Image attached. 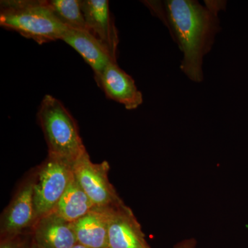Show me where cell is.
I'll list each match as a JSON object with an SVG mask.
<instances>
[{"label":"cell","instance_id":"7c38bea8","mask_svg":"<svg viewBox=\"0 0 248 248\" xmlns=\"http://www.w3.org/2000/svg\"><path fill=\"white\" fill-rule=\"evenodd\" d=\"M62 40L74 48L91 67L96 82L108 64L113 62L107 50L89 31L68 29Z\"/></svg>","mask_w":248,"mask_h":248},{"label":"cell","instance_id":"5b68a950","mask_svg":"<svg viewBox=\"0 0 248 248\" xmlns=\"http://www.w3.org/2000/svg\"><path fill=\"white\" fill-rule=\"evenodd\" d=\"M108 170V163L94 164L87 151L73 164L75 178L98 208L113 206L123 202L109 181Z\"/></svg>","mask_w":248,"mask_h":248},{"label":"cell","instance_id":"3957f363","mask_svg":"<svg viewBox=\"0 0 248 248\" xmlns=\"http://www.w3.org/2000/svg\"><path fill=\"white\" fill-rule=\"evenodd\" d=\"M37 120L45 135L48 155L73 164L86 152L76 121L57 98L49 94L44 97Z\"/></svg>","mask_w":248,"mask_h":248},{"label":"cell","instance_id":"ac0fdd59","mask_svg":"<svg viewBox=\"0 0 248 248\" xmlns=\"http://www.w3.org/2000/svg\"><path fill=\"white\" fill-rule=\"evenodd\" d=\"M73 248H87L86 247H84V246H81V245H80L79 244H78L76 245V246H74Z\"/></svg>","mask_w":248,"mask_h":248},{"label":"cell","instance_id":"6da1fadb","mask_svg":"<svg viewBox=\"0 0 248 248\" xmlns=\"http://www.w3.org/2000/svg\"><path fill=\"white\" fill-rule=\"evenodd\" d=\"M143 2L167 26L184 53L181 69L184 74L195 82L203 81V58L220 30L218 14L224 9L226 1H205V6L194 0Z\"/></svg>","mask_w":248,"mask_h":248},{"label":"cell","instance_id":"8fae6325","mask_svg":"<svg viewBox=\"0 0 248 248\" xmlns=\"http://www.w3.org/2000/svg\"><path fill=\"white\" fill-rule=\"evenodd\" d=\"M110 207H94L73 223L78 244L87 248H108Z\"/></svg>","mask_w":248,"mask_h":248},{"label":"cell","instance_id":"9a60e30c","mask_svg":"<svg viewBox=\"0 0 248 248\" xmlns=\"http://www.w3.org/2000/svg\"><path fill=\"white\" fill-rule=\"evenodd\" d=\"M27 241L23 239L22 234L1 236L0 248H22Z\"/></svg>","mask_w":248,"mask_h":248},{"label":"cell","instance_id":"7a4b0ae2","mask_svg":"<svg viewBox=\"0 0 248 248\" xmlns=\"http://www.w3.org/2000/svg\"><path fill=\"white\" fill-rule=\"evenodd\" d=\"M0 25L39 45L62 40L68 29L46 0H1Z\"/></svg>","mask_w":248,"mask_h":248},{"label":"cell","instance_id":"4fadbf2b","mask_svg":"<svg viewBox=\"0 0 248 248\" xmlns=\"http://www.w3.org/2000/svg\"><path fill=\"white\" fill-rule=\"evenodd\" d=\"M94 207L74 175L55 212L67 221L74 223Z\"/></svg>","mask_w":248,"mask_h":248},{"label":"cell","instance_id":"2e32d148","mask_svg":"<svg viewBox=\"0 0 248 248\" xmlns=\"http://www.w3.org/2000/svg\"><path fill=\"white\" fill-rule=\"evenodd\" d=\"M172 248H199L198 242L195 238H187L177 242Z\"/></svg>","mask_w":248,"mask_h":248},{"label":"cell","instance_id":"52a82bcc","mask_svg":"<svg viewBox=\"0 0 248 248\" xmlns=\"http://www.w3.org/2000/svg\"><path fill=\"white\" fill-rule=\"evenodd\" d=\"M108 248H151L133 210L124 202L110 207Z\"/></svg>","mask_w":248,"mask_h":248},{"label":"cell","instance_id":"5bb4252c","mask_svg":"<svg viewBox=\"0 0 248 248\" xmlns=\"http://www.w3.org/2000/svg\"><path fill=\"white\" fill-rule=\"evenodd\" d=\"M48 4L54 14L68 29L87 30L81 0H50Z\"/></svg>","mask_w":248,"mask_h":248},{"label":"cell","instance_id":"9c48e42d","mask_svg":"<svg viewBox=\"0 0 248 248\" xmlns=\"http://www.w3.org/2000/svg\"><path fill=\"white\" fill-rule=\"evenodd\" d=\"M97 84L108 98L120 103L128 110L138 108L143 103L142 93L137 88L135 80L116 62L108 64Z\"/></svg>","mask_w":248,"mask_h":248},{"label":"cell","instance_id":"30bf717a","mask_svg":"<svg viewBox=\"0 0 248 248\" xmlns=\"http://www.w3.org/2000/svg\"><path fill=\"white\" fill-rule=\"evenodd\" d=\"M32 230V241L45 248H73L78 244L73 223L55 211L39 218Z\"/></svg>","mask_w":248,"mask_h":248},{"label":"cell","instance_id":"d6986e66","mask_svg":"<svg viewBox=\"0 0 248 248\" xmlns=\"http://www.w3.org/2000/svg\"><path fill=\"white\" fill-rule=\"evenodd\" d=\"M29 246H30V244H28V242H26V244L24 245L22 248H29Z\"/></svg>","mask_w":248,"mask_h":248},{"label":"cell","instance_id":"e0dca14e","mask_svg":"<svg viewBox=\"0 0 248 248\" xmlns=\"http://www.w3.org/2000/svg\"><path fill=\"white\" fill-rule=\"evenodd\" d=\"M29 248H45L42 247V246H40V245L37 244V243H35V241H32V242L31 243L30 246H29Z\"/></svg>","mask_w":248,"mask_h":248},{"label":"cell","instance_id":"8992f818","mask_svg":"<svg viewBox=\"0 0 248 248\" xmlns=\"http://www.w3.org/2000/svg\"><path fill=\"white\" fill-rule=\"evenodd\" d=\"M87 30L117 62L120 39L107 0H81Z\"/></svg>","mask_w":248,"mask_h":248},{"label":"cell","instance_id":"277c9868","mask_svg":"<svg viewBox=\"0 0 248 248\" xmlns=\"http://www.w3.org/2000/svg\"><path fill=\"white\" fill-rule=\"evenodd\" d=\"M74 177L73 164L48 155L33 181V200L38 218L53 213Z\"/></svg>","mask_w":248,"mask_h":248},{"label":"cell","instance_id":"ba28073f","mask_svg":"<svg viewBox=\"0 0 248 248\" xmlns=\"http://www.w3.org/2000/svg\"><path fill=\"white\" fill-rule=\"evenodd\" d=\"M38 220L33 200V181L24 183L15 195L1 218V236L22 234Z\"/></svg>","mask_w":248,"mask_h":248}]
</instances>
